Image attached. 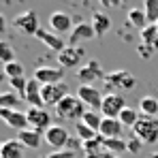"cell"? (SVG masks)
Returning a JSON list of instances; mask_svg holds the SVG:
<instances>
[{
  "label": "cell",
  "mask_w": 158,
  "mask_h": 158,
  "mask_svg": "<svg viewBox=\"0 0 158 158\" xmlns=\"http://www.w3.org/2000/svg\"><path fill=\"white\" fill-rule=\"evenodd\" d=\"M56 115L60 118V120H73L75 124L83 120V113L88 111V107L83 105L81 101H79L77 94H69L60 105H56Z\"/></svg>",
  "instance_id": "1"
},
{
  "label": "cell",
  "mask_w": 158,
  "mask_h": 158,
  "mask_svg": "<svg viewBox=\"0 0 158 158\" xmlns=\"http://www.w3.org/2000/svg\"><path fill=\"white\" fill-rule=\"evenodd\" d=\"M132 137H137L143 143H156L158 141V118L150 115H139L137 124L132 126Z\"/></svg>",
  "instance_id": "2"
},
{
  "label": "cell",
  "mask_w": 158,
  "mask_h": 158,
  "mask_svg": "<svg viewBox=\"0 0 158 158\" xmlns=\"http://www.w3.org/2000/svg\"><path fill=\"white\" fill-rule=\"evenodd\" d=\"M107 73L103 71L98 60H88L81 69H77V81L81 85H92L96 79H105Z\"/></svg>",
  "instance_id": "3"
},
{
  "label": "cell",
  "mask_w": 158,
  "mask_h": 158,
  "mask_svg": "<svg viewBox=\"0 0 158 158\" xmlns=\"http://www.w3.org/2000/svg\"><path fill=\"white\" fill-rule=\"evenodd\" d=\"M28 115V124H30V128L36 132H41V135H45V132L52 128V115L45 111V109H36V107H28L26 111Z\"/></svg>",
  "instance_id": "4"
},
{
  "label": "cell",
  "mask_w": 158,
  "mask_h": 158,
  "mask_svg": "<svg viewBox=\"0 0 158 158\" xmlns=\"http://www.w3.org/2000/svg\"><path fill=\"white\" fill-rule=\"evenodd\" d=\"M126 109V101L120 96V94H115V92H109L103 96V105H101V115L103 118H120V113Z\"/></svg>",
  "instance_id": "5"
},
{
  "label": "cell",
  "mask_w": 158,
  "mask_h": 158,
  "mask_svg": "<svg viewBox=\"0 0 158 158\" xmlns=\"http://www.w3.org/2000/svg\"><path fill=\"white\" fill-rule=\"evenodd\" d=\"M32 79H36L41 85H53L64 81V69L62 66H39L34 69Z\"/></svg>",
  "instance_id": "6"
},
{
  "label": "cell",
  "mask_w": 158,
  "mask_h": 158,
  "mask_svg": "<svg viewBox=\"0 0 158 158\" xmlns=\"http://www.w3.org/2000/svg\"><path fill=\"white\" fill-rule=\"evenodd\" d=\"M43 139H45V143H47L52 150H66V145H69V141H71V135H69V131H66L64 126L53 124L52 128L43 135Z\"/></svg>",
  "instance_id": "7"
},
{
  "label": "cell",
  "mask_w": 158,
  "mask_h": 158,
  "mask_svg": "<svg viewBox=\"0 0 158 158\" xmlns=\"http://www.w3.org/2000/svg\"><path fill=\"white\" fill-rule=\"evenodd\" d=\"M13 26L17 28L19 32H24V34H32V36L41 30V26H39V17H36L34 11L17 13V15L13 17Z\"/></svg>",
  "instance_id": "8"
},
{
  "label": "cell",
  "mask_w": 158,
  "mask_h": 158,
  "mask_svg": "<svg viewBox=\"0 0 158 158\" xmlns=\"http://www.w3.org/2000/svg\"><path fill=\"white\" fill-rule=\"evenodd\" d=\"M66 96H69V88H66L64 81L53 83V85H43V103H45V107L56 109V105H60Z\"/></svg>",
  "instance_id": "9"
},
{
  "label": "cell",
  "mask_w": 158,
  "mask_h": 158,
  "mask_svg": "<svg viewBox=\"0 0 158 158\" xmlns=\"http://www.w3.org/2000/svg\"><path fill=\"white\" fill-rule=\"evenodd\" d=\"M0 118L6 122V126L15 128L17 132L28 131V128H30V124H28V115L24 113V111H19V109H0Z\"/></svg>",
  "instance_id": "10"
},
{
  "label": "cell",
  "mask_w": 158,
  "mask_h": 158,
  "mask_svg": "<svg viewBox=\"0 0 158 158\" xmlns=\"http://www.w3.org/2000/svg\"><path fill=\"white\" fill-rule=\"evenodd\" d=\"M77 96H79V101L88 107V109H92V111L101 109V105H103V94L94 85H79Z\"/></svg>",
  "instance_id": "11"
},
{
  "label": "cell",
  "mask_w": 158,
  "mask_h": 158,
  "mask_svg": "<svg viewBox=\"0 0 158 158\" xmlns=\"http://www.w3.org/2000/svg\"><path fill=\"white\" fill-rule=\"evenodd\" d=\"M47 24L56 34H66V32H73V17L64 11H53L52 15L47 17Z\"/></svg>",
  "instance_id": "12"
},
{
  "label": "cell",
  "mask_w": 158,
  "mask_h": 158,
  "mask_svg": "<svg viewBox=\"0 0 158 158\" xmlns=\"http://www.w3.org/2000/svg\"><path fill=\"white\" fill-rule=\"evenodd\" d=\"M81 58H83V52L79 47H71L69 45L66 49H62L58 53V66H62V69H77L81 64Z\"/></svg>",
  "instance_id": "13"
},
{
  "label": "cell",
  "mask_w": 158,
  "mask_h": 158,
  "mask_svg": "<svg viewBox=\"0 0 158 158\" xmlns=\"http://www.w3.org/2000/svg\"><path fill=\"white\" fill-rule=\"evenodd\" d=\"M24 101H26L30 107L45 109V103H43V85H41L36 79H28V88H26Z\"/></svg>",
  "instance_id": "14"
},
{
  "label": "cell",
  "mask_w": 158,
  "mask_h": 158,
  "mask_svg": "<svg viewBox=\"0 0 158 158\" xmlns=\"http://www.w3.org/2000/svg\"><path fill=\"white\" fill-rule=\"evenodd\" d=\"M122 122L115 120V118H103V124H101V131L98 135L105 137V139H122Z\"/></svg>",
  "instance_id": "15"
},
{
  "label": "cell",
  "mask_w": 158,
  "mask_h": 158,
  "mask_svg": "<svg viewBox=\"0 0 158 158\" xmlns=\"http://www.w3.org/2000/svg\"><path fill=\"white\" fill-rule=\"evenodd\" d=\"M34 36H36L43 45H47L49 49H53V52H58V53L62 52V49H66V47H69V45L62 41V36H60V34H52V32H47V30H43V28H41Z\"/></svg>",
  "instance_id": "16"
},
{
  "label": "cell",
  "mask_w": 158,
  "mask_h": 158,
  "mask_svg": "<svg viewBox=\"0 0 158 158\" xmlns=\"http://www.w3.org/2000/svg\"><path fill=\"white\" fill-rule=\"evenodd\" d=\"M94 36H96V32H94L92 24H77L73 28L71 36H69V45L75 47L79 41H88V39H94Z\"/></svg>",
  "instance_id": "17"
},
{
  "label": "cell",
  "mask_w": 158,
  "mask_h": 158,
  "mask_svg": "<svg viewBox=\"0 0 158 158\" xmlns=\"http://www.w3.org/2000/svg\"><path fill=\"white\" fill-rule=\"evenodd\" d=\"M26 148L17 141V139H6L0 145V158H24Z\"/></svg>",
  "instance_id": "18"
},
{
  "label": "cell",
  "mask_w": 158,
  "mask_h": 158,
  "mask_svg": "<svg viewBox=\"0 0 158 158\" xmlns=\"http://www.w3.org/2000/svg\"><path fill=\"white\" fill-rule=\"evenodd\" d=\"M17 141L24 145V148H30V150H36L45 139H43V135L36 131H32V128H28V131H22L17 132Z\"/></svg>",
  "instance_id": "19"
},
{
  "label": "cell",
  "mask_w": 158,
  "mask_h": 158,
  "mask_svg": "<svg viewBox=\"0 0 158 158\" xmlns=\"http://www.w3.org/2000/svg\"><path fill=\"white\" fill-rule=\"evenodd\" d=\"M126 19H128V24H131L132 28H137V30H145V28L150 26V24H148V15H145V11H143V9H137V6L128 9Z\"/></svg>",
  "instance_id": "20"
},
{
  "label": "cell",
  "mask_w": 158,
  "mask_h": 158,
  "mask_svg": "<svg viewBox=\"0 0 158 158\" xmlns=\"http://www.w3.org/2000/svg\"><path fill=\"white\" fill-rule=\"evenodd\" d=\"M92 28H94V32H96V36H103L107 34L109 30H111V17L107 15V13H94L92 15Z\"/></svg>",
  "instance_id": "21"
},
{
  "label": "cell",
  "mask_w": 158,
  "mask_h": 158,
  "mask_svg": "<svg viewBox=\"0 0 158 158\" xmlns=\"http://www.w3.org/2000/svg\"><path fill=\"white\" fill-rule=\"evenodd\" d=\"M139 113L150 115V118H158V96H143L139 101Z\"/></svg>",
  "instance_id": "22"
},
{
  "label": "cell",
  "mask_w": 158,
  "mask_h": 158,
  "mask_svg": "<svg viewBox=\"0 0 158 158\" xmlns=\"http://www.w3.org/2000/svg\"><path fill=\"white\" fill-rule=\"evenodd\" d=\"M103 148L109 154L120 156V154L128 152V141H124V139H103Z\"/></svg>",
  "instance_id": "23"
},
{
  "label": "cell",
  "mask_w": 158,
  "mask_h": 158,
  "mask_svg": "<svg viewBox=\"0 0 158 158\" xmlns=\"http://www.w3.org/2000/svg\"><path fill=\"white\" fill-rule=\"evenodd\" d=\"M83 124H88L92 131H101V124H103V115L98 113V111H92V109H88L85 113H83V120H81Z\"/></svg>",
  "instance_id": "24"
},
{
  "label": "cell",
  "mask_w": 158,
  "mask_h": 158,
  "mask_svg": "<svg viewBox=\"0 0 158 158\" xmlns=\"http://www.w3.org/2000/svg\"><path fill=\"white\" fill-rule=\"evenodd\" d=\"M75 132H77V139L81 143H85V141H92V139H96L98 137V132L92 131L88 124H83V122H77L75 124Z\"/></svg>",
  "instance_id": "25"
},
{
  "label": "cell",
  "mask_w": 158,
  "mask_h": 158,
  "mask_svg": "<svg viewBox=\"0 0 158 158\" xmlns=\"http://www.w3.org/2000/svg\"><path fill=\"white\" fill-rule=\"evenodd\" d=\"M17 107H19V94H15V92L0 94V109H17Z\"/></svg>",
  "instance_id": "26"
},
{
  "label": "cell",
  "mask_w": 158,
  "mask_h": 158,
  "mask_svg": "<svg viewBox=\"0 0 158 158\" xmlns=\"http://www.w3.org/2000/svg\"><path fill=\"white\" fill-rule=\"evenodd\" d=\"M139 115H141V113H139L137 109H131V107H126V109L120 113V118H118V120L122 122V126H128V128H132V126L137 124Z\"/></svg>",
  "instance_id": "27"
},
{
  "label": "cell",
  "mask_w": 158,
  "mask_h": 158,
  "mask_svg": "<svg viewBox=\"0 0 158 158\" xmlns=\"http://www.w3.org/2000/svg\"><path fill=\"white\" fill-rule=\"evenodd\" d=\"M156 41H158V26H156V24H150L145 30H141V43L154 47Z\"/></svg>",
  "instance_id": "28"
},
{
  "label": "cell",
  "mask_w": 158,
  "mask_h": 158,
  "mask_svg": "<svg viewBox=\"0 0 158 158\" xmlns=\"http://www.w3.org/2000/svg\"><path fill=\"white\" fill-rule=\"evenodd\" d=\"M4 75L9 79H15V77H24V64L22 62H9V64H4Z\"/></svg>",
  "instance_id": "29"
},
{
  "label": "cell",
  "mask_w": 158,
  "mask_h": 158,
  "mask_svg": "<svg viewBox=\"0 0 158 158\" xmlns=\"http://www.w3.org/2000/svg\"><path fill=\"white\" fill-rule=\"evenodd\" d=\"M143 11L148 15V24H158V0H145Z\"/></svg>",
  "instance_id": "30"
},
{
  "label": "cell",
  "mask_w": 158,
  "mask_h": 158,
  "mask_svg": "<svg viewBox=\"0 0 158 158\" xmlns=\"http://www.w3.org/2000/svg\"><path fill=\"white\" fill-rule=\"evenodd\" d=\"M0 58H2L4 64L15 62V52H13V47H11L6 41H0Z\"/></svg>",
  "instance_id": "31"
},
{
  "label": "cell",
  "mask_w": 158,
  "mask_h": 158,
  "mask_svg": "<svg viewBox=\"0 0 158 158\" xmlns=\"http://www.w3.org/2000/svg\"><path fill=\"white\" fill-rule=\"evenodd\" d=\"M9 83H11V88L19 94V98H24L26 96V88H28V79L26 77H15V79H9Z\"/></svg>",
  "instance_id": "32"
},
{
  "label": "cell",
  "mask_w": 158,
  "mask_h": 158,
  "mask_svg": "<svg viewBox=\"0 0 158 158\" xmlns=\"http://www.w3.org/2000/svg\"><path fill=\"white\" fill-rule=\"evenodd\" d=\"M41 158H75L73 150H52L49 154H43Z\"/></svg>",
  "instance_id": "33"
},
{
  "label": "cell",
  "mask_w": 158,
  "mask_h": 158,
  "mask_svg": "<svg viewBox=\"0 0 158 158\" xmlns=\"http://www.w3.org/2000/svg\"><path fill=\"white\" fill-rule=\"evenodd\" d=\"M143 145H145V143H143V141H139V139H137V137H132L131 141H128V152H131V154H139V152H141V148H143Z\"/></svg>",
  "instance_id": "34"
},
{
  "label": "cell",
  "mask_w": 158,
  "mask_h": 158,
  "mask_svg": "<svg viewBox=\"0 0 158 158\" xmlns=\"http://www.w3.org/2000/svg\"><path fill=\"white\" fill-rule=\"evenodd\" d=\"M135 85H137V79L132 77L131 73H126V75H124V79H122V88H124V90H132Z\"/></svg>",
  "instance_id": "35"
},
{
  "label": "cell",
  "mask_w": 158,
  "mask_h": 158,
  "mask_svg": "<svg viewBox=\"0 0 158 158\" xmlns=\"http://www.w3.org/2000/svg\"><path fill=\"white\" fill-rule=\"evenodd\" d=\"M139 53H141V58H145V60H148L152 53H156V49H154L152 45H145V43H141V45H139Z\"/></svg>",
  "instance_id": "36"
},
{
  "label": "cell",
  "mask_w": 158,
  "mask_h": 158,
  "mask_svg": "<svg viewBox=\"0 0 158 158\" xmlns=\"http://www.w3.org/2000/svg\"><path fill=\"white\" fill-rule=\"evenodd\" d=\"M103 158H120V156H115V154H109V152H103Z\"/></svg>",
  "instance_id": "37"
},
{
  "label": "cell",
  "mask_w": 158,
  "mask_h": 158,
  "mask_svg": "<svg viewBox=\"0 0 158 158\" xmlns=\"http://www.w3.org/2000/svg\"><path fill=\"white\" fill-rule=\"evenodd\" d=\"M85 158H103V154H85Z\"/></svg>",
  "instance_id": "38"
},
{
  "label": "cell",
  "mask_w": 158,
  "mask_h": 158,
  "mask_svg": "<svg viewBox=\"0 0 158 158\" xmlns=\"http://www.w3.org/2000/svg\"><path fill=\"white\" fill-rule=\"evenodd\" d=\"M148 158H158V152H152V154H150Z\"/></svg>",
  "instance_id": "39"
},
{
  "label": "cell",
  "mask_w": 158,
  "mask_h": 158,
  "mask_svg": "<svg viewBox=\"0 0 158 158\" xmlns=\"http://www.w3.org/2000/svg\"><path fill=\"white\" fill-rule=\"evenodd\" d=\"M154 49H156V52H158V41H156V43H154Z\"/></svg>",
  "instance_id": "40"
},
{
  "label": "cell",
  "mask_w": 158,
  "mask_h": 158,
  "mask_svg": "<svg viewBox=\"0 0 158 158\" xmlns=\"http://www.w3.org/2000/svg\"><path fill=\"white\" fill-rule=\"evenodd\" d=\"M156 26H158V24H156Z\"/></svg>",
  "instance_id": "41"
}]
</instances>
